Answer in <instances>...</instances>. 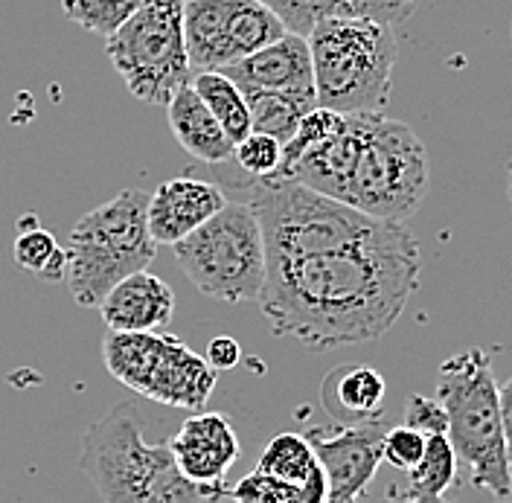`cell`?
Listing matches in <instances>:
<instances>
[{
	"instance_id": "5b68a950",
	"label": "cell",
	"mask_w": 512,
	"mask_h": 503,
	"mask_svg": "<svg viewBox=\"0 0 512 503\" xmlns=\"http://www.w3.org/2000/svg\"><path fill=\"white\" fill-rule=\"evenodd\" d=\"M306 38L318 105L341 114L384 111L399 56L393 24L370 15H332Z\"/></svg>"
},
{
	"instance_id": "603a6c76",
	"label": "cell",
	"mask_w": 512,
	"mask_h": 503,
	"mask_svg": "<svg viewBox=\"0 0 512 503\" xmlns=\"http://www.w3.org/2000/svg\"><path fill=\"white\" fill-rule=\"evenodd\" d=\"M245 96L251 105L254 131H265V134L277 137L283 146L297 134L300 120L312 111V105H306L294 96L274 94V91H245Z\"/></svg>"
},
{
	"instance_id": "7402d4cb",
	"label": "cell",
	"mask_w": 512,
	"mask_h": 503,
	"mask_svg": "<svg viewBox=\"0 0 512 503\" xmlns=\"http://www.w3.org/2000/svg\"><path fill=\"white\" fill-rule=\"evenodd\" d=\"M12 259L21 271L44 283H62L67 274V248L56 242L50 230H44L38 219H21V233L12 245Z\"/></svg>"
},
{
	"instance_id": "484cf974",
	"label": "cell",
	"mask_w": 512,
	"mask_h": 503,
	"mask_svg": "<svg viewBox=\"0 0 512 503\" xmlns=\"http://www.w3.org/2000/svg\"><path fill=\"white\" fill-rule=\"evenodd\" d=\"M230 498L242 503H303L297 486L262 469L245 474L236 486H230Z\"/></svg>"
},
{
	"instance_id": "ba28073f",
	"label": "cell",
	"mask_w": 512,
	"mask_h": 503,
	"mask_svg": "<svg viewBox=\"0 0 512 503\" xmlns=\"http://www.w3.org/2000/svg\"><path fill=\"white\" fill-rule=\"evenodd\" d=\"M251 207L262 221L268 259L309 256L361 239L379 219L286 178H254Z\"/></svg>"
},
{
	"instance_id": "30bf717a",
	"label": "cell",
	"mask_w": 512,
	"mask_h": 503,
	"mask_svg": "<svg viewBox=\"0 0 512 503\" xmlns=\"http://www.w3.org/2000/svg\"><path fill=\"white\" fill-rule=\"evenodd\" d=\"M102 361L131 393L166 408L204 410L219 381V370L207 358L192 352L181 338L160 332L108 329L102 338Z\"/></svg>"
},
{
	"instance_id": "1f68e13d",
	"label": "cell",
	"mask_w": 512,
	"mask_h": 503,
	"mask_svg": "<svg viewBox=\"0 0 512 503\" xmlns=\"http://www.w3.org/2000/svg\"><path fill=\"white\" fill-rule=\"evenodd\" d=\"M507 195H510V204H512V160H510V172H507Z\"/></svg>"
},
{
	"instance_id": "5bb4252c",
	"label": "cell",
	"mask_w": 512,
	"mask_h": 503,
	"mask_svg": "<svg viewBox=\"0 0 512 503\" xmlns=\"http://www.w3.org/2000/svg\"><path fill=\"white\" fill-rule=\"evenodd\" d=\"M169 448H172L178 469L187 474L192 483L230 489L224 480L233 469V463L239 460L242 448H239V437L233 425L222 413L195 410L184 419L178 434L169 437Z\"/></svg>"
},
{
	"instance_id": "7c38bea8",
	"label": "cell",
	"mask_w": 512,
	"mask_h": 503,
	"mask_svg": "<svg viewBox=\"0 0 512 503\" xmlns=\"http://www.w3.org/2000/svg\"><path fill=\"white\" fill-rule=\"evenodd\" d=\"M382 416L338 428H309L306 437L315 445L320 466L329 480V503H350L364 498L373 474L384 463Z\"/></svg>"
},
{
	"instance_id": "4fadbf2b",
	"label": "cell",
	"mask_w": 512,
	"mask_h": 503,
	"mask_svg": "<svg viewBox=\"0 0 512 503\" xmlns=\"http://www.w3.org/2000/svg\"><path fill=\"white\" fill-rule=\"evenodd\" d=\"M224 73L242 88V91H274L318 105L315 91V67H312V47L309 38L300 32L288 30L277 41L265 44L251 56L227 64Z\"/></svg>"
},
{
	"instance_id": "277c9868",
	"label": "cell",
	"mask_w": 512,
	"mask_h": 503,
	"mask_svg": "<svg viewBox=\"0 0 512 503\" xmlns=\"http://www.w3.org/2000/svg\"><path fill=\"white\" fill-rule=\"evenodd\" d=\"M158 242L149 230V192L123 189L73 224L64 283L79 309H99L128 274L152 265Z\"/></svg>"
},
{
	"instance_id": "4dcf8cb0",
	"label": "cell",
	"mask_w": 512,
	"mask_h": 503,
	"mask_svg": "<svg viewBox=\"0 0 512 503\" xmlns=\"http://www.w3.org/2000/svg\"><path fill=\"white\" fill-rule=\"evenodd\" d=\"M498 393H501V416H504V434H507V445H510V454H512V378H510V381H504V384L498 387Z\"/></svg>"
},
{
	"instance_id": "8fae6325",
	"label": "cell",
	"mask_w": 512,
	"mask_h": 503,
	"mask_svg": "<svg viewBox=\"0 0 512 503\" xmlns=\"http://www.w3.org/2000/svg\"><path fill=\"white\" fill-rule=\"evenodd\" d=\"M184 32L192 70H224L286 35L283 18L262 0H187Z\"/></svg>"
},
{
	"instance_id": "6da1fadb",
	"label": "cell",
	"mask_w": 512,
	"mask_h": 503,
	"mask_svg": "<svg viewBox=\"0 0 512 503\" xmlns=\"http://www.w3.org/2000/svg\"><path fill=\"white\" fill-rule=\"evenodd\" d=\"M419 271L414 233L402 221L379 219L341 248L268 259L256 303L274 335L309 349L367 344L396 326L419 288Z\"/></svg>"
},
{
	"instance_id": "9c48e42d",
	"label": "cell",
	"mask_w": 512,
	"mask_h": 503,
	"mask_svg": "<svg viewBox=\"0 0 512 503\" xmlns=\"http://www.w3.org/2000/svg\"><path fill=\"white\" fill-rule=\"evenodd\" d=\"M187 0H146L120 30L105 38V53L128 94L146 105H169L192 82L184 32Z\"/></svg>"
},
{
	"instance_id": "4316f807",
	"label": "cell",
	"mask_w": 512,
	"mask_h": 503,
	"mask_svg": "<svg viewBox=\"0 0 512 503\" xmlns=\"http://www.w3.org/2000/svg\"><path fill=\"white\" fill-rule=\"evenodd\" d=\"M428 437L422 431H416L411 425H399V428H387L384 434V463H390L399 472H411L419 466L422 454H425Z\"/></svg>"
},
{
	"instance_id": "d6986e66",
	"label": "cell",
	"mask_w": 512,
	"mask_h": 503,
	"mask_svg": "<svg viewBox=\"0 0 512 503\" xmlns=\"http://www.w3.org/2000/svg\"><path fill=\"white\" fill-rule=\"evenodd\" d=\"M256 469L274 474L280 480H286L291 486L300 489L303 503H323L329 501V480H326V469L320 466L315 445L303 434H277L268 442L259 454Z\"/></svg>"
},
{
	"instance_id": "ac0fdd59",
	"label": "cell",
	"mask_w": 512,
	"mask_h": 503,
	"mask_svg": "<svg viewBox=\"0 0 512 503\" xmlns=\"http://www.w3.org/2000/svg\"><path fill=\"white\" fill-rule=\"evenodd\" d=\"M387 384L379 370L367 364H344L323 378V408L332 413L335 422L352 425L382 416Z\"/></svg>"
},
{
	"instance_id": "83f0119b",
	"label": "cell",
	"mask_w": 512,
	"mask_h": 503,
	"mask_svg": "<svg viewBox=\"0 0 512 503\" xmlns=\"http://www.w3.org/2000/svg\"><path fill=\"white\" fill-rule=\"evenodd\" d=\"M405 425L422 431L425 437L448 434V413L440 399H428V396L411 393L408 402H405Z\"/></svg>"
},
{
	"instance_id": "52a82bcc",
	"label": "cell",
	"mask_w": 512,
	"mask_h": 503,
	"mask_svg": "<svg viewBox=\"0 0 512 503\" xmlns=\"http://www.w3.org/2000/svg\"><path fill=\"white\" fill-rule=\"evenodd\" d=\"M428 195L425 143L384 111L364 114V137L352 166L344 201L384 221H405Z\"/></svg>"
},
{
	"instance_id": "f1b7e54d",
	"label": "cell",
	"mask_w": 512,
	"mask_h": 503,
	"mask_svg": "<svg viewBox=\"0 0 512 503\" xmlns=\"http://www.w3.org/2000/svg\"><path fill=\"white\" fill-rule=\"evenodd\" d=\"M416 3H419V0H358L361 15L379 18V21H387V24H393V27L411 18Z\"/></svg>"
},
{
	"instance_id": "e0dca14e",
	"label": "cell",
	"mask_w": 512,
	"mask_h": 503,
	"mask_svg": "<svg viewBox=\"0 0 512 503\" xmlns=\"http://www.w3.org/2000/svg\"><path fill=\"white\" fill-rule=\"evenodd\" d=\"M166 117H169V128H172L175 140L181 143V149L195 160L219 166V163H227L233 158L236 143L227 137L222 123L216 120L210 105L192 88V82L178 88V94L169 99Z\"/></svg>"
},
{
	"instance_id": "f546056e",
	"label": "cell",
	"mask_w": 512,
	"mask_h": 503,
	"mask_svg": "<svg viewBox=\"0 0 512 503\" xmlns=\"http://www.w3.org/2000/svg\"><path fill=\"white\" fill-rule=\"evenodd\" d=\"M216 370H233L242 361V346L233 341L230 335H219L207 344V355H204Z\"/></svg>"
},
{
	"instance_id": "7a4b0ae2",
	"label": "cell",
	"mask_w": 512,
	"mask_h": 503,
	"mask_svg": "<svg viewBox=\"0 0 512 503\" xmlns=\"http://www.w3.org/2000/svg\"><path fill=\"white\" fill-rule=\"evenodd\" d=\"M134 405L108 410L82 434L79 469L105 503L222 501L230 489L198 486L178 469L169 442L152 445L143 437Z\"/></svg>"
},
{
	"instance_id": "8992f818",
	"label": "cell",
	"mask_w": 512,
	"mask_h": 503,
	"mask_svg": "<svg viewBox=\"0 0 512 503\" xmlns=\"http://www.w3.org/2000/svg\"><path fill=\"white\" fill-rule=\"evenodd\" d=\"M172 251L204 297L222 303L259 300L268 277V248L251 201H227L216 216L175 242Z\"/></svg>"
},
{
	"instance_id": "cb8c5ba5",
	"label": "cell",
	"mask_w": 512,
	"mask_h": 503,
	"mask_svg": "<svg viewBox=\"0 0 512 503\" xmlns=\"http://www.w3.org/2000/svg\"><path fill=\"white\" fill-rule=\"evenodd\" d=\"M146 0H62L64 15L82 30L108 38L120 30Z\"/></svg>"
},
{
	"instance_id": "9a60e30c",
	"label": "cell",
	"mask_w": 512,
	"mask_h": 503,
	"mask_svg": "<svg viewBox=\"0 0 512 503\" xmlns=\"http://www.w3.org/2000/svg\"><path fill=\"white\" fill-rule=\"evenodd\" d=\"M227 204L219 184L204 178H169L149 195V230L158 245H175Z\"/></svg>"
},
{
	"instance_id": "44dd1931",
	"label": "cell",
	"mask_w": 512,
	"mask_h": 503,
	"mask_svg": "<svg viewBox=\"0 0 512 503\" xmlns=\"http://www.w3.org/2000/svg\"><path fill=\"white\" fill-rule=\"evenodd\" d=\"M192 88L210 105V111L216 114V120L222 123L233 143H239L254 131L248 96L224 70H198L192 76Z\"/></svg>"
},
{
	"instance_id": "2e32d148",
	"label": "cell",
	"mask_w": 512,
	"mask_h": 503,
	"mask_svg": "<svg viewBox=\"0 0 512 503\" xmlns=\"http://www.w3.org/2000/svg\"><path fill=\"white\" fill-rule=\"evenodd\" d=\"M102 323L114 332H158L175 315V291L152 271H134L114 285L99 306Z\"/></svg>"
},
{
	"instance_id": "d6a6232c",
	"label": "cell",
	"mask_w": 512,
	"mask_h": 503,
	"mask_svg": "<svg viewBox=\"0 0 512 503\" xmlns=\"http://www.w3.org/2000/svg\"><path fill=\"white\" fill-rule=\"evenodd\" d=\"M510 38H512V24H510Z\"/></svg>"
},
{
	"instance_id": "3957f363",
	"label": "cell",
	"mask_w": 512,
	"mask_h": 503,
	"mask_svg": "<svg viewBox=\"0 0 512 503\" xmlns=\"http://www.w3.org/2000/svg\"><path fill=\"white\" fill-rule=\"evenodd\" d=\"M489 355L472 346L437 370V399L448 413V437L469 466L472 483L495 498L512 495V454L504 434L501 393Z\"/></svg>"
},
{
	"instance_id": "d4e9b609",
	"label": "cell",
	"mask_w": 512,
	"mask_h": 503,
	"mask_svg": "<svg viewBox=\"0 0 512 503\" xmlns=\"http://www.w3.org/2000/svg\"><path fill=\"white\" fill-rule=\"evenodd\" d=\"M233 160L251 178H274L283 163V143L265 131H251L233 149Z\"/></svg>"
},
{
	"instance_id": "ffe728a7",
	"label": "cell",
	"mask_w": 512,
	"mask_h": 503,
	"mask_svg": "<svg viewBox=\"0 0 512 503\" xmlns=\"http://www.w3.org/2000/svg\"><path fill=\"white\" fill-rule=\"evenodd\" d=\"M457 451L454 442L448 434H431L425 454L419 460V466H414L408 472V486L399 492H390V498L399 501H440L448 489L457 483Z\"/></svg>"
}]
</instances>
